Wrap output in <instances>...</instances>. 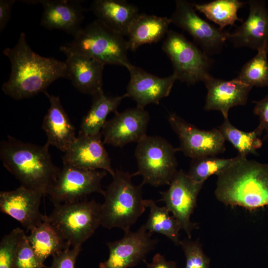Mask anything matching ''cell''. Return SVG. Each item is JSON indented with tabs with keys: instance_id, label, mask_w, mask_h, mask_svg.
<instances>
[{
	"instance_id": "cell-5",
	"label": "cell",
	"mask_w": 268,
	"mask_h": 268,
	"mask_svg": "<svg viewBox=\"0 0 268 268\" xmlns=\"http://www.w3.org/2000/svg\"><path fill=\"white\" fill-rule=\"evenodd\" d=\"M124 37L96 19L82 28L71 42L61 46L60 49L92 58L105 65L127 68L132 64L128 57L127 41Z\"/></svg>"
},
{
	"instance_id": "cell-13",
	"label": "cell",
	"mask_w": 268,
	"mask_h": 268,
	"mask_svg": "<svg viewBox=\"0 0 268 268\" xmlns=\"http://www.w3.org/2000/svg\"><path fill=\"white\" fill-rule=\"evenodd\" d=\"M151 236L142 225L135 231L125 232L118 240L108 242L109 257L100 263L99 268H129L144 261L157 243V240L152 239Z\"/></svg>"
},
{
	"instance_id": "cell-28",
	"label": "cell",
	"mask_w": 268,
	"mask_h": 268,
	"mask_svg": "<svg viewBox=\"0 0 268 268\" xmlns=\"http://www.w3.org/2000/svg\"><path fill=\"white\" fill-rule=\"evenodd\" d=\"M192 4L196 11L203 13L223 30L228 25H234L237 20L241 21L237 13L245 2L238 0H216L202 4Z\"/></svg>"
},
{
	"instance_id": "cell-26",
	"label": "cell",
	"mask_w": 268,
	"mask_h": 268,
	"mask_svg": "<svg viewBox=\"0 0 268 268\" xmlns=\"http://www.w3.org/2000/svg\"><path fill=\"white\" fill-rule=\"evenodd\" d=\"M30 232V235H27L28 242L43 263L49 256H54L70 248L47 220L46 215L44 221L32 229Z\"/></svg>"
},
{
	"instance_id": "cell-3",
	"label": "cell",
	"mask_w": 268,
	"mask_h": 268,
	"mask_svg": "<svg viewBox=\"0 0 268 268\" xmlns=\"http://www.w3.org/2000/svg\"><path fill=\"white\" fill-rule=\"evenodd\" d=\"M49 146L47 142L38 145L8 135L0 142V158L21 185L47 196L60 170L52 160Z\"/></svg>"
},
{
	"instance_id": "cell-14",
	"label": "cell",
	"mask_w": 268,
	"mask_h": 268,
	"mask_svg": "<svg viewBox=\"0 0 268 268\" xmlns=\"http://www.w3.org/2000/svg\"><path fill=\"white\" fill-rule=\"evenodd\" d=\"M149 120L148 112L138 106L117 112L106 121L101 131L104 143L122 147L131 142H138L146 135Z\"/></svg>"
},
{
	"instance_id": "cell-31",
	"label": "cell",
	"mask_w": 268,
	"mask_h": 268,
	"mask_svg": "<svg viewBox=\"0 0 268 268\" xmlns=\"http://www.w3.org/2000/svg\"><path fill=\"white\" fill-rule=\"evenodd\" d=\"M233 160L232 158H220L208 156L193 159L187 173L194 181L204 183L210 176H217L225 170Z\"/></svg>"
},
{
	"instance_id": "cell-23",
	"label": "cell",
	"mask_w": 268,
	"mask_h": 268,
	"mask_svg": "<svg viewBox=\"0 0 268 268\" xmlns=\"http://www.w3.org/2000/svg\"><path fill=\"white\" fill-rule=\"evenodd\" d=\"M91 10L96 20L112 30L127 36L132 22L139 13L138 8L126 0H95Z\"/></svg>"
},
{
	"instance_id": "cell-1",
	"label": "cell",
	"mask_w": 268,
	"mask_h": 268,
	"mask_svg": "<svg viewBox=\"0 0 268 268\" xmlns=\"http://www.w3.org/2000/svg\"><path fill=\"white\" fill-rule=\"evenodd\" d=\"M3 54L9 60L11 72L8 80L3 83L2 90L15 100L44 93L55 80L67 78L65 62L36 53L28 45L23 32L16 45L4 49Z\"/></svg>"
},
{
	"instance_id": "cell-24",
	"label": "cell",
	"mask_w": 268,
	"mask_h": 268,
	"mask_svg": "<svg viewBox=\"0 0 268 268\" xmlns=\"http://www.w3.org/2000/svg\"><path fill=\"white\" fill-rule=\"evenodd\" d=\"M171 23L167 17L139 13L127 35L129 49L134 51L142 45L158 42L166 36Z\"/></svg>"
},
{
	"instance_id": "cell-10",
	"label": "cell",
	"mask_w": 268,
	"mask_h": 268,
	"mask_svg": "<svg viewBox=\"0 0 268 268\" xmlns=\"http://www.w3.org/2000/svg\"><path fill=\"white\" fill-rule=\"evenodd\" d=\"M203 183L192 180L183 170H178L168 189L160 192L165 207L179 222L181 229L191 239L193 230L198 229L197 223L191 220V215L197 206L198 195Z\"/></svg>"
},
{
	"instance_id": "cell-9",
	"label": "cell",
	"mask_w": 268,
	"mask_h": 268,
	"mask_svg": "<svg viewBox=\"0 0 268 268\" xmlns=\"http://www.w3.org/2000/svg\"><path fill=\"white\" fill-rule=\"evenodd\" d=\"M106 171L88 170L63 164L47 195L54 205L83 201L88 195L104 190L101 181Z\"/></svg>"
},
{
	"instance_id": "cell-7",
	"label": "cell",
	"mask_w": 268,
	"mask_h": 268,
	"mask_svg": "<svg viewBox=\"0 0 268 268\" xmlns=\"http://www.w3.org/2000/svg\"><path fill=\"white\" fill-rule=\"evenodd\" d=\"M174 148L167 140L159 136L146 135L137 142L134 155L137 170L132 176L142 177V185L157 187L169 185L178 166Z\"/></svg>"
},
{
	"instance_id": "cell-36",
	"label": "cell",
	"mask_w": 268,
	"mask_h": 268,
	"mask_svg": "<svg viewBox=\"0 0 268 268\" xmlns=\"http://www.w3.org/2000/svg\"><path fill=\"white\" fill-rule=\"evenodd\" d=\"M254 112L259 118L260 123L257 127L261 132H265L268 137V95L255 102Z\"/></svg>"
},
{
	"instance_id": "cell-25",
	"label": "cell",
	"mask_w": 268,
	"mask_h": 268,
	"mask_svg": "<svg viewBox=\"0 0 268 268\" xmlns=\"http://www.w3.org/2000/svg\"><path fill=\"white\" fill-rule=\"evenodd\" d=\"M92 104L86 114L83 117L79 133L85 134H96L101 132L111 113H116L122 100L126 98L121 96H109L103 89L93 95Z\"/></svg>"
},
{
	"instance_id": "cell-17",
	"label": "cell",
	"mask_w": 268,
	"mask_h": 268,
	"mask_svg": "<svg viewBox=\"0 0 268 268\" xmlns=\"http://www.w3.org/2000/svg\"><path fill=\"white\" fill-rule=\"evenodd\" d=\"M130 79L127 87L126 97L136 103V106L144 108L149 104H158L170 93L177 79L174 74L161 77L131 64L128 68Z\"/></svg>"
},
{
	"instance_id": "cell-19",
	"label": "cell",
	"mask_w": 268,
	"mask_h": 268,
	"mask_svg": "<svg viewBox=\"0 0 268 268\" xmlns=\"http://www.w3.org/2000/svg\"><path fill=\"white\" fill-rule=\"evenodd\" d=\"M248 3L249 13L246 21L228 40L236 47H248L258 51L268 50V9L264 0H252Z\"/></svg>"
},
{
	"instance_id": "cell-6",
	"label": "cell",
	"mask_w": 268,
	"mask_h": 268,
	"mask_svg": "<svg viewBox=\"0 0 268 268\" xmlns=\"http://www.w3.org/2000/svg\"><path fill=\"white\" fill-rule=\"evenodd\" d=\"M101 205L94 200L59 204L46 219L70 247L81 246L101 225Z\"/></svg>"
},
{
	"instance_id": "cell-27",
	"label": "cell",
	"mask_w": 268,
	"mask_h": 268,
	"mask_svg": "<svg viewBox=\"0 0 268 268\" xmlns=\"http://www.w3.org/2000/svg\"><path fill=\"white\" fill-rule=\"evenodd\" d=\"M144 204L150 210L148 218L143 224L145 229L152 234L163 235L176 245H180L181 226L173 215H170L168 209L165 206H158L152 200H144Z\"/></svg>"
},
{
	"instance_id": "cell-4",
	"label": "cell",
	"mask_w": 268,
	"mask_h": 268,
	"mask_svg": "<svg viewBox=\"0 0 268 268\" xmlns=\"http://www.w3.org/2000/svg\"><path fill=\"white\" fill-rule=\"evenodd\" d=\"M132 177L128 172L115 170L113 180L103 195L104 201L101 205L103 227L129 231L144 212L146 206L142 197L143 185H134Z\"/></svg>"
},
{
	"instance_id": "cell-21",
	"label": "cell",
	"mask_w": 268,
	"mask_h": 268,
	"mask_svg": "<svg viewBox=\"0 0 268 268\" xmlns=\"http://www.w3.org/2000/svg\"><path fill=\"white\" fill-rule=\"evenodd\" d=\"M67 57V78L80 92L93 96L103 89V72L105 65L92 58L63 52Z\"/></svg>"
},
{
	"instance_id": "cell-22",
	"label": "cell",
	"mask_w": 268,
	"mask_h": 268,
	"mask_svg": "<svg viewBox=\"0 0 268 268\" xmlns=\"http://www.w3.org/2000/svg\"><path fill=\"white\" fill-rule=\"evenodd\" d=\"M50 107L42 125L47 137V143L65 152L76 139L75 129L61 102L60 97L44 93Z\"/></svg>"
},
{
	"instance_id": "cell-8",
	"label": "cell",
	"mask_w": 268,
	"mask_h": 268,
	"mask_svg": "<svg viewBox=\"0 0 268 268\" xmlns=\"http://www.w3.org/2000/svg\"><path fill=\"white\" fill-rule=\"evenodd\" d=\"M162 48L171 62L177 79L193 85L204 82L210 75L212 60L182 34L169 30Z\"/></svg>"
},
{
	"instance_id": "cell-34",
	"label": "cell",
	"mask_w": 268,
	"mask_h": 268,
	"mask_svg": "<svg viewBox=\"0 0 268 268\" xmlns=\"http://www.w3.org/2000/svg\"><path fill=\"white\" fill-rule=\"evenodd\" d=\"M30 245L25 233L17 248L15 268H46Z\"/></svg>"
},
{
	"instance_id": "cell-12",
	"label": "cell",
	"mask_w": 268,
	"mask_h": 268,
	"mask_svg": "<svg viewBox=\"0 0 268 268\" xmlns=\"http://www.w3.org/2000/svg\"><path fill=\"white\" fill-rule=\"evenodd\" d=\"M168 122L180 141L178 151L192 159L216 156L225 150V140L218 129H199L175 113L170 114Z\"/></svg>"
},
{
	"instance_id": "cell-15",
	"label": "cell",
	"mask_w": 268,
	"mask_h": 268,
	"mask_svg": "<svg viewBox=\"0 0 268 268\" xmlns=\"http://www.w3.org/2000/svg\"><path fill=\"white\" fill-rule=\"evenodd\" d=\"M102 136L101 132L90 135L78 132L76 139L64 152L63 164L88 170L102 169L113 177L115 170L111 166Z\"/></svg>"
},
{
	"instance_id": "cell-35",
	"label": "cell",
	"mask_w": 268,
	"mask_h": 268,
	"mask_svg": "<svg viewBox=\"0 0 268 268\" xmlns=\"http://www.w3.org/2000/svg\"><path fill=\"white\" fill-rule=\"evenodd\" d=\"M81 251V246L68 248L53 256L50 268H75L77 257Z\"/></svg>"
},
{
	"instance_id": "cell-16",
	"label": "cell",
	"mask_w": 268,
	"mask_h": 268,
	"mask_svg": "<svg viewBox=\"0 0 268 268\" xmlns=\"http://www.w3.org/2000/svg\"><path fill=\"white\" fill-rule=\"evenodd\" d=\"M43 194L20 185L15 190L0 192V210L19 222L28 232L39 225L46 215L40 211Z\"/></svg>"
},
{
	"instance_id": "cell-29",
	"label": "cell",
	"mask_w": 268,
	"mask_h": 268,
	"mask_svg": "<svg viewBox=\"0 0 268 268\" xmlns=\"http://www.w3.org/2000/svg\"><path fill=\"white\" fill-rule=\"evenodd\" d=\"M218 129L225 140L238 151V154L246 156L249 154H256L257 150L262 146L263 142L260 138L262 133L258 128L252 132H245L235 128L226 119Z\"/></svg>"
},
{
	"instance_id": "cell-2",
	"label": "cell",
	"mask_w": 268,
	"mask_h": 268,
	"mask_svg": "<svg viewBox=\"0 0 268 268\" xmlns=\"http://www.w3.org/2000/svg\"><path fill=\"white\" fill-rule=\"evenodd\" d=\"M214 195L225 205L249 210L268 206V164L238 154L217 176Z\"/></svg>"
},
{
	"instance_id": "cell-11",
	"label": "cell",
	"mask_w": 268,
	"mask_h": 268,
	"mask_svg": "<svg viewBox=\"0 0 268 268\" xmlns=\"http://www.w3.org/2000/svg\"><path fill=\"white\" fill-rule=\"evenodd\" d=\"M172 23L187 31L208 56L217 54L228 40L229 33L201 18L193 4L184 0L175 1Z\"/></svg>"
},
{
	"instance_id": "cell-20",
	"label": "cell",
	"mask_w": 268,
	"mask_h": 268,
	"mask_svg": "<svg viewBox=\"0 0 268 268\" xmlns=\"http://www.w3.org/2000/svg\"><path fill=\"white\" fill-rule=\"evenodd\" d=\"M203 82L207 90L204 109L220 111L224 119H228L232 107L247 103L252 88L236 78L224 80L210 75Z\"/></svg>"
},
{
	"instance_id": "cell-37",
	"label": "cell",
	"mask_w": 268,
	"mask_h": 268,
	"mask_svg": "<svg viewBox=\"0 0 268 268\" xmlns=\"http://www.w3.org/2000/svg\"><path fill=\"white\" fill-rule=\"evenodd\" d=\"M15 0H0V32L4 30L9 21Z\"/></svg>"
},
{
	"instance_id": "cell-18",
	"label": "cell",
	"mask_w": 268,
	"mask_h": 268,
	"mask_svg": "<svg viewBox=\"0 0 268 268\" xmlns=\"http://www.w3.org/2000/svg\"><path fill=\"white\" fill-rule=\"evenodd\" d=\"M40 3L43 7L40 24L45 28L60 30L74 37L82 28L85 9L81 1L74 0H41L29 1Z\"/></svg>"
},
{
	"instance_id": "cell-38",
	"label": "cell",
	"mask_w": 268,
	"mask_h": 268,
	"mask_svg": "<svg viewBox=\"0 0 268 268\" xmlns=\"http://www.w3.org/2000/svg\"><path fill=\"white\" fill-rule=\"evenodd\" d=\"M144 262L146 264L147 268H177L175 262L167 260L159 253L154 255L151 263H148L145 260Z\"/></svg>"
},
{
	"instance_id": "cell-30",
	"label": "cell",
	"mask_w": 268,
	"mask_h": 268,
	"mask_svg": "<svg viewBox=\"0 0 268 268\" xmlns=\"http://www.w3.org/2000/svg\"><path fill=\"white\" fill-rule=\"evenodd\" d=\"M242 67L236 78L253 87L268 86V50L262 49Z\"/></svg>"
},
{
	"instance_id": "cell-33",
	"label": "cell",
	"mask_w": 268,
	"mask_h": 268,
	"mask_svg": "<svg viewBox=\"0 0 268 268\" xmlns=\"http://www.w3.org/2000/svg\"><path fill=\"white\" fill-rule=\"evenodd\" d=\"M180 245L186 258L185 268H210V259L204 253L198 239H184L181 240Z\"/></svg>"
},
{
	"instance_id": "cell-32",
	"label": "cell",
	"mask_w": 268,
	"mask_h": 268,
	"mask_svg": "<svg viewBox=\"0 0 268 268\" xmlns=\"http://www.w3.org/2000/svg\"><path fill=\"white\" fill-rule=\"evenodd\" d=\"M25 233L23 229L17 227L1 238L0 242V268H15L17 248Z\"/></svg>"
}]
</instances>
